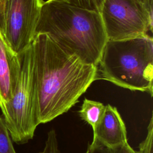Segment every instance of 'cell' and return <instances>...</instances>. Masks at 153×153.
Here are the masks:
<instances>
[{
	"instance_id": "obj_1",
	"label": "cell",
	"mask_w": 153,
	"mask_h": 153,
	"mask_svg": "<svg viewBox=\"0 0 153 153\" xmlns=\"http://www.w3.org/2000/svg\"><path fill=\"white\" fill-rule=\"evenodd\" d=\"M33 79L39 123L67 112L97 79V66L68 53L47 34H35L32 43Z\"/></svg>"
},
{
	"instance_id": "obj_2",
	"label": "cell",
	"mask_w": 153,
	"mask_h": 153,
	"mask_svg": "<svg viewBox=\"0 0 153 153\" xmlns=\"http://www.w3.org/2000/svg\"><path fill=\"white\" fill-rule=\"evenodd\" d=\"M41 33L84 63L94 66L108 41L100 13L61 0L43 2L35 30V34Z\"/></svg>"
},
{
	"instance_id": "obj_3",
	"label": "cell",
	"mask_w": 153,
	"mask_h": 153,
	"mask_svg": "<svg viewBox=\"0 0 153 153\" xmlns=\"http://www.w3.org/2000/svg\"><path fill=\"white\" fill-rule=\"evenodd\" d=\"M97 79L131 91L153 93V40L146 35L107 41L97 65Z\"/></svg>"
},
{
	"instance_id": "obj_4",
	"label": "cell",
	"mask_w": 153,
	"mask_h": 153,
	"mask_svg": "<svg viewBox=\"0 0 153 153\" xmlns=\"http://www.w3.org/2000/svg\"><path fill=\"white\" fill-rule=\"evenodd\" d=\"M20 55V75L2 118L12 140L17 144H24L33 138L39 123L33 79L32 44Z\"/></svg>"
},
{
	"instance_id": "obj_5",
	"label": "cell",
	"mask_w": 153,
	"mask_h": 153,
	"mask_svg": "<svg viewBox=\"0 0 153 153\" xmlns=\"http://www.w3.org/2000/svg\"><path fill=\"white\" fill-rule=\"evenodd\" d=\"M108 41H118L152 32V7L137 0H105L100 11Z\"/></svg>"
},
{
	"instance_id": "obj_6",
	"label": "cell",
	"mask_w": 153,
	"mask_h": 153,
	"mask_svg": "<svg viewBox=\"0 0 153 153\" xmlns=\"http://www.w3.org/2000/svg\"><path fill=\"white\" fill-rule=\"evenodd\" d=\"M42 0H2L4 32L12 50L20 54L32 43Z\"/></svg>"
},
{
	"instance_id": "obj_7",
	"label": "cell",
	"mask_w": 153,
	"mask_h": 153,
	"mask_svg": "<svg viewBox=\"0 0 153 153\" xmlns=\"http://www.w3.org/2000/svg\"><path fill=\"white\" fill-rule=\"evenodd\" d=\"M20 69V55L12 50L5 36L3 27L0 26V110L2 116L12 97Z\"/></svg>"
},
{
	"instance_id": "obj_8",
	"label": "cell",
	"mask_w": 153,
	"mask_h": 153,
	"mask_svg": "<svg viewBox=\"0 0 153 153\" xmlns=\"http://www.w3.org/2000/svg\"><path fill=\"white\" fill-rule=\"evenodd\" d=\"M103 146L111 148L127 142L124 122L117 108L109 104L99 124L93 131V139Z\"/></svg>"
},
{
	"instance_id": "obj_9",
	"label": "cell",
	"mask_w": 153,
	"mask_h": 153,
	"mask_svg": "<svg viewBox=\"0 0 153 153\" xmlns=\"http://www.w3.org/2000/svg\"><path fill=\"white\" fill-rule=\"evenodd\" d=\"M105 106L103 103L85 98L78 111L81 119L87 123L95 130L103 115Z\"/></svg>"
},
{
	"instance_id": "obj_10",
	"label": "cell",
	"mask_w": 153,
	"mask_h": 153,
	"mask_svg": "<svg viewBox=\"0 0 153 153\" xmlns=\"http://www.w3.org/2000/svg\"><path fill=\"white\" fill-rule=\"evenodd\" d=\"M0 153H16L12 139L2 116L0 115Z\"/></svg>"
},
{
	"instance_id": "obj_11",
	"label": "cell",
	"mask_w": 153,
	"mask_h": 153,
	"mask_svg": "<svg viewBox=\"0 0 153 153\" xmlns=\"http://www.w3.org/2000/svg\"><path fill=\"white\" fill-rule=\"evenodd\" d=\"M152 140H153V117H151L149 123L147 134L145 139L139 146V151L136 153H152Z\"/></svg>"
},
{
	"instance_id": "obj_12",
	"label": "cell",
	"mask_w": 153,
	"mask_h": 153,
	"mask_svg": "<svg viewBox=\"0 0 153 153\" xmlns=\"http://www.w3.org/2000/svg\"><path fill=\"white\" fill-rule=\"evenodd\" d=\"M38 153H60L56 131L50 130L47 133V139L42 151Z\"/></svg>"
},
{
	"instance_id": "obj_13",
	"label": "cell",
	"mask_w": 153,
	"mask_h": 153,
	"mask_svg": "<svg viewBox=\"0 0 153 153\" xmlns=\"http://www.w3.org/2000/svg\"><path fill=\"white\" fill-rule=\"evenodd\" d=\"M82 8L100 13L105 0H61Z\"/></svg>"
},
{
	"instance_id": "obj_14",
	"label": "cell",
	"mask_w": 153,
	"mask_h": 153,
	"mask_svg": "<svg viewBox=\"0 0 153 153\" xmlns=\"http://www.w3.org/2000/svg\"><path fill=\"white\" fill-rule=\"evenodd\" d=\"M85 153H108L107 148L96 140H93L91 143L88 144Z\"/></svg>"
},
{
	"instance_id": "obj_15",
	"label": "cell",
	"mask_w": 153,
	"mask_h": 153,
	"mask_svg": "<svg viewBox=\"0 0 153 153\" xmlns=\"http://www.w3.org/2000/svg\"><path fill=\"white\" fill-rule=\"evenodd\" d=\"M107 150L108 153H136V151L134 150L130 146L128 142L114 148H107Z\"/></svg>"
},
{
	"instance_id": "obj_16",
	"label": "cell",
	"mask_w": 153,
	"mask_h": 153,
	"mask_svg": "<svg viewBox=\"0 0 153 153\" xmlns=\"http://www.w3.org/2000/svg\"><path fill=\"white\" fill-rule=\"evenodd\" d=\"M143 5H144L146 8L152 7V0H137Z\"/></svg>"
},
{
	"instance_id": "obj_17",
	"label": "cell",
	"mask_w": 153,
	"mask_h": 153,
	"mask_svg": "<svg viewBox=\"0 0 153 153\" xmlns=\"http://www.w3.org/2000/svg\"><path fill=\"white\" fill-rule=\"evenodd\" d=\"M0 26H2L4 28L3 22V14H2V0H0Z\"/></svg>"
}]
</instances>
